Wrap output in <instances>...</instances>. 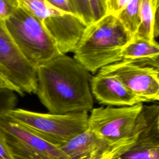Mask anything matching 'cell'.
Returning a JSON list of instances; mask_svg holds the SVG:
<instances>
[{
  "instance_id": "22",
  "label": "cell",
  "mask_w": 159,
  "mask_h": 159,
  "mask_svg": "<svg viewBox=\"0 0 159 159\" xmlns=\"http://www.w3.org/2000/svg\"><path fill=\"white\" fill-rule=\"evenodd\" d=\"M0 159H14L4 135L0 130Z\"/></svg>"
},
{
  "instance_id": "17",
  "label": "cell",
  "mask_w": 159,
  "mask_h": 159,
  "mask_svg": "<svg viewBox=\"0 0 159 159\" xmlns=\"http://www.w3.org/2000/svg\"><path fill=\"white\" fill-rule=\"evenodd\" d=\"M78 16L88 25L93 22V17L88 0H69Z\"/></svg>"
},
{
  "instance_id": "1",
  "label": "cell",
  "mask_w": 159,
  "mask_h": 159,
  "mask_svg": "<svg viewBox=\"0 0 159 159\" xmlns=\"http://www.w3.org/2000/svg\"><path fill=\"white\" fill-rule=\"evenodd\" d=\"M37 94L48 112H89L93 108L90 74L74 58L60 54L36 68Z\"/></svg>"
},
{
  "instance_id": "2",
  "label": "cell",
  "mask_w": 159,
  "mask_h": 159,
  "mask_svg": "<svg viewBox=\"0 0 159 159\" xmlns=\"http://www.w3.org/2000/svg\"><path fill=\"white\" fill-rule=\"evenodd\" d=\"M130 39L117 17L107 14L87 25L73 51L74 58L94 73L120 61L121 51Z\"/></svg>"
},
{
  "instance_id": "4",
  "label": "cell",
  "mask_w": 159,
  "mask_h": 159,
  "mask_svg": "<svg viewBox=\"0 0 159 159\" xmlns=\"http://www.w3.org/2000/svg\"><path fill=\"white\" fill-rule=\"evenodd\" d=\"M52 145L61 147L88 128V112L63 114L14 109L4 113Z\"/></svg>"
},
{
  "instance_id": "14",
  "label": "cell",
  "mask_w": 159,
  "mask_h": 159,
  "mask_svg": "<svg viewBox=\"0 0 159 159\" xmlns=\"http://www.w3.org/2000/svg\"><path fill=\"white\" fill-rule=\"evenodd\" d=\"M159 0H141L140 20L139 30L134 37L155 42L158 35L157 11Z\"/></svg>"
},
{
  "instance_id": "13",
  "label": "cell",
  "mask_w": 159,
  "mask_h": 159,
  "mask_svg": "<svg viewBox=\"0 0 159 159\" xmlns=\"http://www.w3.org/2000/svg\"><path fill=\"white\" fill-rule=\"evenodd\" d=\"M158 55L159 46L156 41L133 37L122 48L120 61L158 69Z\"/></svg>"
},
{
  "instance_id": "21",
  "label": "cell",
  "mask_w": 159,
  "mask_h": 159,
  "mask_svg": "<svg viewBox=\"0 0 159 159\" xmlns=\"http://www.w3.org/2000/svg\"><path fill=\"white\" fill-rule=\"evenodd\" d=\"M52 6L65 12L78 16L77 12L69 0H46ZM79 17V16H78Z\"/></svg>"
},
{
  "instance_id": "16",
  "label": "cell",
  "mask_w": 159,
  "mask_h": 159,
  "mask_svg": "<svg viewBox=\"0 0 159 159\" xmlns=\"http://www.w3.org/2000/svg\"><path fill=\"white\" fill-rule=\"evenodd\" d=\"M17 102V98L14 91L0 88V115L15 109Z\"/></svg>"
},
{
  "instance_id": "5",
  "label": "cell",
  "mask_w": 159,
  "mask_h": 159,
  "mask_svg": "<svg viewBox=\"0 0 159 159\" xmlns=\"http://www.w3.org/2000/svg\"><path fill=\"white\" fill-rule=\"evenodd\" d=\"M142 106L140 102L130 106L93 108L88 117V129L121 155L135 141V124Z\"/></svg>"
},
{
  "instance_id": "23",
  "label": "cell",
  "mask_w": 159,
  "mask_h": 159,
  "mask_svg": "<svg viewBox=\"0 0 159 159\" xmlns=\"http://www.w3.org/2000/svg\"><path fill=\"white\" fill-rule=\"evenodd\" d=\"M0 88H6L11 89L15 93H17L20 96H24V94L15 86L0 71Z\"/></svg>"
},
{
  "instance_id": "3",
  "label": "cell",
  "mask_w": 159,
  "mask_h": 159,
  "mask_svg": "<svg viewBox=\"0 0 159 159\" xmlns=\"http://www.w3.org/2000/svg\"><path fill=\"white\" fill-rule=\"evenodd\" d=\"M14 43L35 68L61 54L41 22L22 7L4 22Z\"/></svg>"
},
{
  "instance_id": "15",
  "label": "cell",
  "mask_w": 159,
  "mask_h": 159,
  "mask_svg": "<svg viewBox=\"0 0 159 159\" xmlns=\"http://www.w3.org/2000/svg\"><path fill=\"white\" fill-rule=\"evenodd\" d=\"M140 1L141 0H130L116 16L130 39L134 37L140 25Z\"/></svg>"
},
{
  "instance_id": "18",
  "label": "cell",
  "mask_w": 159,
  "mask_h": 159,
  "mask_svg": "<svg viewBox=\"0 0 159 159\" xmlns=\"http://www.w3.org/2000/svg\"><path fill=\"white\" fill-rule=\"evenodd\" d=\"M19 6V0H0V21L7 20Z\"/></svg>"
},
{
  "instance_id": "8",
  "label": "cell",
  "mask_w": 159,
  "mask_h": 159,
  "mask_svg": "<svg viewBox=\"0 0 159 159\" xmlns=\"http://www.w3.org/2000/svg\"><path fill=\"white\" fill-rule=\"evenodd\" d=\"M0 71L24 94L36 93V68L22 54L2 21H0Z\"/></svg>"
},
{
  "instance_id": "7",
  "label": "cell",
  "mask_w": 159,
  "mask_h": 159,
  "mask_svg": "<svg viewBox=\"0 0 159 159\" xmlns=\"http://www.w3.org/2000/svg\"><path fill=\"white\" fill-rule=\"evenodd\" d=\"M0 130L14 159H70L60 147L52 145L4 114L0 115Z\"/></svg>"
},
{
  "instance_id": "10",
  "label": "cell",
  "mask_w": 159,
  "mask_h": 159,
  "mask_svg": "<svg viewBox=\"0 0 159 159\" xmlns=\"http://www.w3.org/2000/svg\"><path fill=\"white\" fill-rule=\"evenodd\" d=\"M137 137L117 159H159V106L143 104L137 119Z\"/></svg>"
},
{
  "instance_id": "12",
  "label": "cell",
  "mask_w": 159,
  "mask_h": 159,
  "mask_svg": "<svg viewBox=\"0 0 159 159\" xmlns=\"http://www.w3.org/2000/svg\"><path fill=\"white\" fill-rule=\"evenodd\" d=\"M60 148L70 159H110L120 155L88 128Z\"/></svg>"
},
{
  "instance_id": "11",
  "label": "cell",
  "mask_w": 159,
  "mask_h": 159,
  "mask_svg": "<svg viewBox=\"0 0 159 159\" xmlns=\"http://www.w3.org/2000/svg\"><path fill=\"white\" fill-rule=\"evenodd\" d=\"M91 92L101 104L114 107L130 106L143 100L113 76L98 73L91 80Z\"/></svg>"
},
{
  "instance_id": "19",
  "label": "cell",
  "mask_w": 159,
  "mask_h": 159,
  "mask_svg": "<svg viewBox=\"0 0 159 159\" xmlns=\"http://www.w3.org/2000/svg\"><path fill=\"white\" fill-rule=\"evenodd\" d=\"M93 14V20L96 21L107 14L106 0H88ZM93 21V22H94Z\"/></svg>"
},
{
  "instance_id": "9",
  "label": "cell",
  "mask_w": 159,
  "mask_h": 159,
  "mask_svg": "<svg viewBox=\"0 0 159 159\" xmlns=\"http://www.w3.org/2000/svg\"><path fill=\"white\" fill-rule=\"evenodd\" d=\"M98 73L116 77L143 102L159 99L158 68L120 61L101 68Z\"/></svg>"
},
{
  "instance_id": "20",
  "label": "cell",
  "mask_w": 159,
  "mask_h": 159,
  "mask_svg": "<svg viewBox=\"0 0 159 159\" xmlns=\"http://www.w3.org/2000/svg\"><path fill=\"white\" fill-rule=\"evenodd\" d=\"M130 0H106L107 14L117 16Z\"/></svg>"
},
{
  "instance_id": "24",
  "label": "cell",
  "mask_w": 159,
  "mask_h": 159,
  "mask_svg": "<svg viewBox=\"0 0 159 159\" xmlns=\"http://www.w3.org/2000/svg\"><path fill=\"white\" fill-rule=\"evenodd\" d=\"M110 159H117V157H115V158H110Z\"/></svg>"
},
{
  "instance_id": "6",
  "label": "cell",
  "mask_w": 159,
  "mask_h": 159,
  "mask_svg": "<svg viewBox=\"0 0 159 159\" xmlns=\"http://www.w3.org/2000/svg\"><path fill=\"white\" fill-rule=\"evenodd\" d=\"M19 1L20 6L41 22L61 54L75 50L87 27L78 16L62 11L46 0Z\"/></svg>"
}]
</instances>
